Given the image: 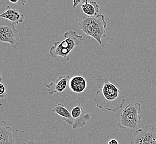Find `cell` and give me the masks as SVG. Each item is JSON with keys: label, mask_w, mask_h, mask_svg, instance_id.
I'll return each instance as SVG.
<instances>
[{"label": "cell", "mask_w": 156, "mask_h": 144, "mask_svg": "<svg viewBox=\"0 0 156 144\" xmlns=\"http://www.w3.org/2000/svg\"><path fill=\"white\" fill-rule=\"evenodd\" d=\"M92 78L98 89L94 97L97 108L116 112L123 107L126 102L124 92L106 77L97 75L93 76Z\"/></svg>", "instance_id": "1"}, {"label": "cell", "mask_w": 156, "mask_h": 144, "mask_svg": "<svg viewBox=\"0 0 156 144\" xmlns=\"http://www.w3.org/2000/svg\"><path fill=\"white\" fill-rule=\"evenodd\" d=\"M64 39L55 42L54 45L50 48L49 53L52 58L63 57L65 60L70 59L69 55L76 47L83 45V36L78 34L75 31L70 30L64 33Z\"/></svg>", "instance_id": "2"}, {"label": "cell", "mask_w": 156, "mask_h": 144, "mask_svg": "<svg viewBox=\"0 0 156 144\" xmlns=\"http://www.w3.org/2000/svg\"><path fill=\"white\" fill-rule=\"evenodd\" d=\"M78 25L85 34L94 38L100 45L103 46L102 39L106 36L108 26L104 15L98 14L94 17L84 16L78 22Z\"/></svg>", "instance_id": "3"}, {"label": "cell", "mask_w": 156, "mask_h": 144, "mask_svg": "<svg viewBox=\"0 0 156 144\" xmlns=\"http://www.w3.org/2000/svg\"><path fill=\"white\" fill-rule=\"evenodd\" d=\"M141 112V104L140 103H132L128 104L121 113L117 120V126L123 130H135L142 121Z\"/></svg>", "instance_id": "4"}, {"label": "cell", "mask_w": 156, "mask_h": 144, "mask_svg": "<svg viewBox=\"0 0 156 144\" xmlns=\"http://www.w3.org/2000/svg\"><path fill=\"white\" fill-rule=\"evenodd\" d=\"M23 33L16 28V26L11 22H1L0 26V41L10 44L16 49L23 41Z\"/></svg>", "instance_id": "5"}, {"label": "cell", "mask_w": 156, "mask_h": 144, "mask_svg": "<svg viewBox=\"0 0 156 144\" xmlns=\"http://www.w3.org/2000/svg\"><path fill=\"white\" fill-rule=\"evenodd\" d=\"M131 144H156V127L146 125L144 129H138L130 140Z\"/></svg>", "instance_id": "6"}, {"label": "cell", "mask_w": 156, "mask_h": 144, "mask_svg": "<svg viewBox=\"0 0 156 144\" xmlns=\"http://www.w3.org/2000/svg\"><path fill=\"white\" fill-rule=\"evenodd\" d=\"M18 129L12 132V128L7 126L6 121L2 120L0 123V144H27L22 142L18 138Z\"/></svg>", "instance_id": "7"}, {"label": "cell", "mask_w": 156, "mask_h": 144, "mask_svg": "<svg viewBox=\"0 0 156 144\" xmlns=\"http://www.w3.org/2000/svg\"><path fill=\"white\" fill-rule=\"evenodd\" d=\"M71 114L73 119V129H77L84 127L91 119L90 114L84 111L80 105H78L73 108Z\"/></svg>", "instance_id": "8"}, {"label": "cell", "mask_w": 156, "mask_h": 144, "mask_svg": "<svg viewBox=\"0 0 156 144\" xmlns=\"http://www.w3.org/2000/svg\"><path fill=\"white\" fill-rule=\"evenodd\" d=\"M70 77L68 75H61L53 81L46 85L47 92L49 95H53L56 93H62L66 90Z\"/></svg>", "instance_id": "9"}, {"label": "cell", "mask_w": 156, "mask_h": 144, "mask_svg": "<svg viewBox=\"0 0 156 144\" xmlns=\"http://www.w3.org/2000/svg\"><path fill=\"white\" fill-rule=\"evenodd\" d=\"M0 17L9 20L15 26L23 23L25 19L23 14L9 6L6 7L5 11L0 15Z\"/></svg>", "instance_id": "10"}, {"label": "cell", "mask_w": 156, "mask_h": 144, "mask_svg": "<svg viewBox=\"0 0 156 144\" xmlns=\"http://www.w3.org/2000/svg\"><path fill=\"white\" fill-rule=\"evenodd\" d=\"M69 87L70 89L74 93H83L87 87V82L81 75H75L70 79Z\"/></svg>", "instance_id": "11"}, {"label": "cell", "mask_w": 156, "mask_h": 144, "mask_svg": "<svg viewBox=\"0 0 156 144\" xmlns=\"http://www.w3.org/2000/svg\"><path fill=\"white\" fill-rule=\"evenodd\" d=\"M52 111L55 113V114H58L61 117H63L64 120H65V121L69 125L72 126L73 125L74 121L71 112H70L68 109L66 108V106L63 104L58 103L57 104L54 106Z\"/></svg>", "instance_id": "12"}, {"label": "cell", "mask_w": 156, "mask_h": 144, "mask_svg": "<svg viewBox=\"0 0 156 144\" xmlns=\"http://www.w3.org/2000/svg\"><path fill=\"white\" fill-rule=\"evenodd\" d=\"M81 9L84 14L88 17H94L98 15L100 11V6L95 1L90 0L83 3L81 6Z\"/></svg>", "instance_id": "13"}, {"label": "cell", "mask_w": 156, "mask_h": 144, "mask_svg": "<svg viewBox=\"0 0 156 144\" xmlns=\"http://www.w3.org/2000/svg\"><path fill=\"white\" fill-rule=\"evenodd\" d=\"M6 88L5 85L2 83H0V97L1 99H4L6 96Z\"/></svg>", "instance_id": "14"}, {"label": "cell", "mask_w": 156, "mask_h": 144, "mask_svg": "<svg viewBox=\"0 0 156 144\" xmlns=\"http://www.w3.org/2000/svg\"><path fill=\"white\" fill-rule=\"evenodd\" d=\"M11 3L17 4L20 6H23L26 5L27 0H9Z\"/></svg>", "instance_id": "15"}, {"label": "cell", "mask_w": 156, "mask_h": 144, "mask_svg": "<svg viewBox=\"0 0 156 144\" xmlns=\"http://www.w3.org/2000/svg\"><path fill=\"white\" fill-rule=\"evenodd\" d=\"M87 1V0H73V8L75 9L76 8V7L83 3H85V2Z\"/></svg>", "instance_id": "16"}, {"label": "cell", "mask_w": 156, "mask_h": 144, "mask_svg": "<svg viewBox=\"0 0 156 144\" xmlns=\"http://www.w3.org/2000/svg\"><path fill=\"white\" fill-rule=\"evenodd\" d=\"M108 144H119V142L116 139H111L108 141Z\"/></svg>", "instance_id": "17"}, {"label": "cell", "mask_w": 156, "mask_h": 144, "mask_svg": "<svg viewBox=\"0 0 156 144\" xmlns=\"http://www.w3.org/2000/svg\"><path fill=\"white\" fill-rule=\"evenodd\" d=\"M27 144H38L36 141H33V140H29L28 141Z\"/></svg>", "instance_id": "18"}]
</instances>
